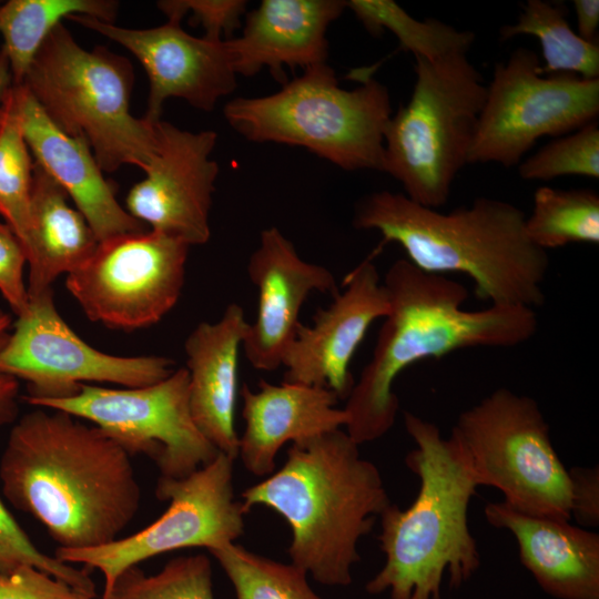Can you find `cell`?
<instances>
[{"label": "cell", "instance_id": "obj_1", "mask_svg": "<svg viewBox=\"0 0 599 599\" xmlns=\"http://www.w3.org/2000/svg\"><path fill=\"white\" fill-rule=\"evenodd\" d=\"M24 414L0 458L4 497L33 516L58 548L118 539L139 511L131 455L94 425L54 410Z\"/></svg>", "mask_w": 599, "mask_h": 599}, {"label": "cell", "instance_id": "obj_2", "mask_svg": "<svg viewBox=\"0 0 599 599\" xmlns=\"http://www.w3.org/2000/svg\"><path fill=\"white\" fill-rule=\"evenodd\" d=\"M383 284L390 308L344 407L345 430L358 445L383 437L393 427L399 409L394 382L410 365L464 348L514 347L538 328L536 312L529 307L463 308L468 296L464 285L407 260L394 262Z\"/></svg>", "mask_w": 599, "mask_h": 599}, {"label": "cell", "instance_id": "obj_3", "mask_svg": "<svg viewBox=\"0 0 599 599\" xmlns=\"http://www.w3.org/2000/svg\"><path fill=\"white\" fill-rule=\"evenodd\" d=\"M241 499L245 514L277 512L291 530V562L328 587L351 585L358 542L390 504L379 469L342 428L292 443L283 466Z\"/></svg>", "mask_w": 599, "mask_h": 599}, {"label": "cell", "instance_id": "obj_4", "mask_svg": "<svg viewBox=\"0 0 599 599\" xmlns=\"http://www.w3.org/2000/svg\"><path fill=\"white\" fill-rule=\"evenodd\" d=\"M526 216L491 197L441 213L404 193L379 191L358 202L353 224L402 246L422 271L469 276L478 298L490 305L535 309L545 302L549 256L527 236Z\"/></svg>", "mask_w": 599, "mask_h": 599}, {"label": "cell", "instance_id": "obj_5", "mask_svg": "<svg viewBox=\"0 0 599 599\" xmlns=\"http://www.w3.org/2000/svg\"><path fill=\"white\" fill-rule=\"evenodd\" d=\"M404 425L415 448L405 463L419 479L414 501L402 509L389 504L379 515L380 570L367 581L369 595L388 599H441L445 576L451 588L467 582L481 564L468 509L479 487L467 454L451 432L409 412Z\"/></svg>", "mask_w": 599, "mask_h": 599}, {"label": "cell", "instance_id": "obj_6", "mask_svg": "<svg viewBox=\"0 0 599 599\" xmlns=\"http://www.w3.org/2000/svg\"><path fill=\"white\" fill-rule=\"evenodd\" d=\"M23 85L64 133L84 140L102 171H143L158 149L156 122L131 114V62L104 47L82 48L60 23L40 47Z\"/></svg>", "mask_w": 599, "mask_h": 599}, {"label": "cell", "instance_id": "obj_7", "mask_svg": "<svg viewBox=\"0 0 599 599\" xmlns=\"http://www.w3.org/2000/svg\"><path fill=\"white\" fill-rule=\"evenodd\" d=\"M223 113L250 141L302 146L347 171L383 172L392 103L388 89L372 77L346 90L319 63L273 94L231 100Z\"/></svg>", "mask_w": 599, "mask_h": 599}, {"label": "cell", "instance_id": "obj_8", "mask_svg": "<svg viewBox=\"0 0 599 599\" xmlns=\"http://www.w3.org/2000/svg\"><path fill=\"white\" fill-rule=\"evenodd\" d=\"M414 69L410 99L385 130L383 172L408 199L438 210L468 164L487 84L467 53L415 58Z\"/></svg>", "mask_w": 599, "mask_h": 599}, {"label": "cell", "instance_id": "obj_9", "mask_svg": "<svg viewBox=\"0 0 599 599\" xmlns=\"http://www.w3.org/2000/svg\"><path fill=\"white\" fill-rule=\"evenodd\" d=\"M451 432L479 487H494L510 508L571 520L570 479L537 402L501 387L461 412Z\"/></svg>", "mask_w": 599, "mask_h": 599}, {"label": "cell", "instance_id": "obj_10", "mask_svg": "<svg viewBox=\"0 0 599 599\" xmlns=\"http://www.w3.org/2000/svg\"><path fill=\"white\" fill-rule=\"evenodd\" d=\"M540 60L520 47L495 65L468 164L518 165L545 135L571 133L599 114V79L539 73Z\"/></svg>", "mask_w": 599, "mask_h": 599}, {"label": "cell", "instance_id": "obj_11", "mask_svg": "<svg viewBox=\"0 0 599 599\" xmlns=\"http://www.w3.org/2000/svg\"><path fill=\"white\" fill-rule=\"evenodd\" d=\"M235 459L219 453L207 465L183 478L161 477L155 494L169 500L166 510L152 524L124 538L82 549L57 548L64 564L98 569L104 578L102 599L126 569L170 551L234 542L244 532L241 501L235 499Z\"/></svg>", "mask_w": 599, "mask_h": 599}, {"label": "cell", "instance_id": "obj_12", "mask_svg": "<svg viewBox=\"0 0 599 599\" xmlns=\"http://www.w3.org/2000/svg\"><path fill=\"white\" fill-rule=\"evenodd\" d=\"M32 405L90 422L131 456L142 454L152 459L161 477H186L220 453L192 418L186 368L175 369L166 378L141 387L82 384L72 396L42 399Z\"/></svg>", "mask_w": 599, "mask_h": 599}, {"label": "cell", "instance_id": "obj_13", "mask_svg": "<svg viewBox=\"0 0 599 599\" xmlns=\"http://www.w3.org/2000/svg\"><path fill=\"white\" fill-rule=\"evenodd\" d=\"M173 361L163 356H115L82 341L58 313L52 288L29 296L13 333L0 344V372L28 384L23 399L74 395L87 382L141 387L166 378Z\"/></svg>", "mask_w": 599, "mask_h": 599}, {"label": "cell", "instance_id": "obj_14", "mask_svg": "<svg viewBox=\"0 0 599 599\" xmlns=\"http://www.w3.org/2000/svg\"><path fill=\"white\" fill-rule=\"evenodd\" d=\"M189 248L154 231L118 235L99 242L65 286L91 321L123 331L146 327L180 298Z\"/></svg>", "mask_w": 599, "mask_h": 599}, {"label": "cell", "instance_id": "obj_15", "mask_svg": "<svg viewBox=\"0 0 599 599\" xmlns=\"http://www.w3.org/2000/svg\"><path fill=\"white\" fill-rule=\"evenodd\" d=\"M158 149L145 179L129 191L126 211L151 231L189 246L205 244L219 165L211 153L217 135L212 130L190 132L156 122Z\"/></svg>", "mask_w": 599, "mask_h": 599}, {"label": "cell", "instance_id": "obj_16", "mask_svg": "<svg viewBox=\"0 0 599 599\" xmlns=\"http://www.w3.org/2000/svg\"><path fill=\"white\" fill-rule=\"evenodd\" d=\"M69 19L121 44L140 61L150 81L144 118L152 122L160 120L169 98L184 99L211 112L221 98L236 88L229 40L193 37L177 20L150 29H130L85 14Z\"/></svg>", "mask_w": 599, "mask_h": 599}, {"label": "cell", "instance_id": "obj_17", "mask_svg": "<svg viewBox=\"0 0 599 599\" xmlns=\"http://www.w3.org/2000/svg\"><path fill=\"white\" fill-rule=\"evenodd\" d=\"M345 290L319 308L309 326L302 324L282 366L284 380L325 386L346 399L355 384L349 363L369 326L390 308L374 263H359L345 278Z\"/></svg>", "mask_w": 599, "mask_h": 599}, {"label": "cell", "instance_id": "obj_18", "mask_svg": "<svg viewBox=\"0 0 599 599\" xmlns=\"http://www.w3.org/2000/svg\"><path fill=\"white\" fill-rule=\"evenodd\" d=\"M247 274L257 288L258 302L242 349L255 369L273 372L282 366L296 337L302 325L300 312L308 295L319 292L335 296L339 291L332 272L303 260L275 226L262 231Z\"/></svg>", "mask_w": 599, "mask_h": 599}, {"label": "cell", "instance_id": "obj_19", "mask_svg": "<svg viewBox=\"0 0 599 599\" xmlns=\"http://www.w3.org/2000/svg\"><path fill=\"white\" fill-rule=\"evenodd\" d=\"M14 87L22 134L34 163L75 203L97 240L145 232V224L118 203L113 183L103 176L89 144L60 130L23 85Z\"/></svg>", "mask_w": 599, "mask_h": 599}, {"label": "cell", "instance_id": "obj_20", "mask_svg": "<svg viewBox=\"0 0 599 599\" xmlns=\"http://www.w3.org/2000/svg\"><path fill=\"white\" fill-rule=\"evenodd\" d=\"M244 430L238 453L244 468L267 477L275 471L276 455L286 443H295L345 427L348 416L337 408V395L325 386L264 379L258 389L241 388Z\"/></svg>", "mask_w": 599, "mask_h": 599}, {"label": "cell", "instance_id": "obj_21", "mask_svg": "<svg viewBox=\"0 0 599 599\" xmlns=\"http://www.w3.org/2000/svg\"><path fill=\"white\" fill-rule=\"evenodd\" d=\"M489 525L508 530L519 560L538 586L556 599H599V534L568 520L519 512L504 501L488 502Z\"/></svg>", "mask_w": 599, "mask_h": 599}, {"label": "cell", "instance_id": "obj_22", "mask_svg": "<svg viewBox=\"0 0 599 599\" xmlns=\"http://www.w3.org/2000/svg\"><path fill=\"white\" fill-rule=\"evenodd\" d=\"M247 326L243 308L232 303L219 321L196 325L184 343L192 418L220 453L234 459L238 453L234 427L238 354Z\"/></svg>", "mask_w": 599, "mask_h": 599}, {"label": "cell", "instance_id": "obj_23", "mask_svg": "<svg viewBox=\"0 0 599 599\" xmlns=\"http://www.w3.org/2000/svg\"><path fill=\"white\" fill-rule=\"evenodd\" d=\"M345 8L341 0H263L246 16L242 34L229 39L236 74L251 77L266 67L282 80L284 65L325 63L327 29Z\"/></svg>", "mask_w": 599, "mask_h": 599}, {"label": "cell", "instance_id": "obj_24", "mask_svg": "<svg viewBox=\"0 0 599 599\" xmlns=\"http://www.w3.org/2000/svg\"><path fill=\"white\" fill-rule=\"evenodd\" d=\"M68 194L37 163L24 247L29 265L28 296L51 290L61 274L79 268L99 241L84 216L71 207Z\"/></svg>", "mask_w": 599, "mask_h": 599}, {"label": "cell", "instance_id": "obj_25", "mask_svg": "<svg viewBox=\"0 0 599 599\" xmlns=\"http://www.w3.org/2000/svg\"><path fill=\"white\" fill-rule=\"evenodd\" d=\"M118 8L113 0H9L0 4L2 50L12 83L23 82L40 47L62 19L85 14L113 23Z\"/></svg>", "mask_w": 599, "mask_h": 599}, {"label": "cell", "instance_id": "obj_26", "mask_svg": "<svg viewBox=\"0 0 599 599\" xmlns=\"http://www.w3.org/2000/svg\"><path fill=\"white\" fill-rule=\"evenodd\" d=\"M561 6L544 0H529L514 24L500 29V39L517 35L536 37L545 64L542 75L571 73L582 79H599V42H587L571 29Z\"/></svg>", "mask_w": 599, "mask_h": 599}, {"label": "cell", "instance_id": "obj_27", "mask_svg": "<svg viewBox=\"0 0 599 599\" xmlns=\"http://www.w3.org/2000/svg\"><path fill=\"white\" fill-rule=\"evenodd\" d=\"M529 240L548 252L570 243H599V195L590 189L540 186L526 216Z\"/></svg>", "mask_w": 599, "mask_h": 599}, {"label": "cell", "instance_id": "obj_28", "mask_svg": "<svg viewBox=\"0 0 599 599\" xmlns=\"http://www.w3.org/2000/svg\"><path fill=\"white\" fill-rule=\"evenodd\" d=\"M346 8L372 34L390 31L399 48L429 61L467 53L475 41L468 30H458L437 19L417 20L393 0H349Z\"/></svg>", "mask_w": 599, "mask_h": 599}, {"label": "cell", "instance_id": "obj_29", "mask_svg": "<svg viewBox=\"0 0 599 599\" xmlns=\"http://www.w3.org/2000/svg\"><path fill=\"white\" fill-rule=\"evenodd\" d=\"M33 163L23 138L16 87L0 104V215L26 247Z\"/></svg>", "mask_w": 599, "mask_h": 599}, {"label": "cell", "instance_id": "obj_30", "mask_svg": "<svg viewBox=\"0 0 599 599\" xmlns=\"http://www.w3.org/2000/svg\"><path fill=\"white\" fill-rule=\"evenodd\" d=\"M209 552L225 572L235 599H322L309 586L308 575L292 562L261 556L235 541Z\"/></svg>", "mask_w": 599, "mask_h": 599}, {"label": "cell", "instance_id": "obj_31", "mask_svg": "<svg viewBox=\"0 0 599 599\" xmlns=\"http://www.w3.org/2000/svg\"><path fill=\"white\" fill-rule=\"evenodd\" d=\"M104 599H214L211 560L203 554L180 556L154 575L131 567Z\"/></svg>", "mask_w": 599, "mask_h": 599}, {"label": "cell", "instance_id": "obj_32", "mask_svg": "<svg viewBox=\"0 0 599 599\" xmlns=\"http://www.w3.org/2000/svg\"><path fill=\"white\" fill-rule=\"evenodd\" d=\"M521 179L549 181L558 176L599 177V126L592 121L557 138L518 164Z\"/></svg>", "mask_w": 599, "mask_h": 599}, {"label": "cell", "instance_id": "obj_33", "mask_svg": "<svg viewBox=\"0 0 599 599\" xmlns=\"http://www.w3.org/2000/svg\"><path fill=\"white\" fill-rule=\"evenodd\" d=\"M23 565L37 567L95 597V583L88 571L42 552L0 500V573Z\"/></svg>", "mask_w": 599, "mask_h": 599}, {"label": "cell", "instance_id": "obj_34", "mask_svg": "<svg viewBox=\"0 0 599 599\" xmlns=\"http://www.w3.org/2000/svg\"><path fill=\"white\" fill-rule=\"evenodd\" d=\"M247 2L244 0H162L158 8L167 20L181 21L191 12L192 21L199 22L205 30V38L222 40L240 27Z\"/></svg>", "mask_w": 599, "mask_h": 599}, {"label": "cell", "instance_id": "obj_35", "mask_svg": "<svg viewBox=\"0 0 599 599\" xmlns=\"http://www.w3.org/2000/svg\"><path fill=\"white\" fill-rule=\"evenodd\" d=\"M0 599H95L37 567L23 565L0 573Z\"/></svg>", "mask_w": 599, "mask_h": 599}, {"label": "cell", "instance_id": "obj_36", "mask_svg": "<svg viewBox=\"0 0 599 599\" xmlns=\"http://www.w3.org/2000/svg\"><path fill=\"white\" fill-rule=\"evenodd\" d=\"M26 264L27 255L19 237L7 223H0V292L17 316L29 303L23 278Z\"/></svg>", "mask_w": 599, "mask_h": 599}, {"label": "cell", "instance_id": "obj_37", "mask_svg": "<svg viewBox=\"0 0 599 599\" xmlns=\"http://www.w3.org/2000/svg\"><path fill=\"white\" fill-rule=\"evenodd\" d=\"M570 479V515L582 527L599 525V469L572 467Z\"/></svg>", "mask_w": 599, "mask_h": 599}, {"label": "cell", "instance_id": "obj_38", "mask_svg": "<svg viewBox=\"0 0 599 599\" xmlns=\"http://www.w3.org/2000/svg\"><path fill=\"white\" fill-rule=\"evenodd\" d=\"M9 325L10 317L6 315L0 319V344L6 337V331ZM18 398V379L0 372V429L17 419L19 412Z\"/></svg>", "mask_w": 599, "mask_h": 599}, {"label": "cell", "instance_id": "obj_39", "mask_svg": "<svg viewBox=\"0 0 599 599\" xmlns=\"http://www.w3.org/2000/svg\"><path fill=\"white\" fill-rule=\"evenodd\" d=\"M577 34L587 42H598L599 1L575 0Z\"/></svg>", "mask_w": 599, "mask_h": 599}, {"label": "cell", "instance_id": "obj_40", "mask_svg": "<svg viewBox=\"0 0 599 599\" xmlns=\"http://www.w3.org/2000/svg\"><path fill=\"white\" fill-rule=\"evenodd\" d=\"M11 85H12V77L10 72L9 61L6 53L1 49L0 50V104L6 92Z\"/></svg>", "mask_w": 599, "mask_h": 599}, {"label": "cell", "instance_id": "obj_41", "mask_svg": "<svg viewBox=\"0 0 599 599\" xmlns=\"http://www.w3.org/2000/svg\"><path fill=\"white\" fill-rule=\"evenodd\" d=\"M6 315L8 314H6L3 311L0 309V319L3 318Z\"/></svg>", "mask_w": 599, "mask_h": 599}]
</instances>
